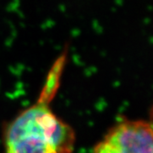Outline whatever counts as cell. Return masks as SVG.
<instances>
[{
	"label": "cell",
	"instance_id": "cell-1",
	"mask_svg": "<svg viewBox=\"0 0 153 153\" xmlns=\"http://www.w3.org/2000/svg\"><path fill=\"white\" fill-rule=\"evenodd\" d=\"M75 133L42 100L24 110L11 123L4 153H71Z\"/></svg>",
	"mask_w": 153,
	"mask_h": 153
},
{
	"label": "cell",
	"instance_id": "cell-2",
	"mask_svg": "<svg viewBox=\"0 0 153 153\" xmlns=\"http://www.w3.org/2000/svg\"><path fill=\"white\" fill-rule=\"evenodd\" d=\"M93 153H153V125L146 121H126L114 126Z\"/></svg>",
	"mask_w": 153,
	"mask_h": 153
},
{
	"label": "cell",
	"instance_id": "cell-3",
	"mask_svg": "<svg viewBox=\"0 0 153 153\" xmlns=\"http://www.w3.org/2000/svg\"><path fill=\"white\" fill-rule=\"evenodd\" d=\"M150 123L153 125V106L152 108V111H151V122Z\"/></svg>",
	"mask_w": 153,
	"mask_h": 153
}]
</instances>
